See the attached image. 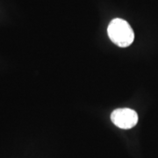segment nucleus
Wrapping results in <instances>:
<instances>
[{"mask_svg": "<svg viewBox=\"0 0 158 158\" xmlns=\"http://www.w3.org/2000/svg\"><path fill=\"white\" fill-rule=\"evenodd\" d=\"M107 33L110 40L120 48L129 47L135 40V33L129 23L122 19H113L108 26Z\"/></svg>", "mask_w": 158, "mask_h": 158, "instance_id": "nucleus-1", "label": "nucleus"}, {"mask_svg": "<svg viewBox=\"0 0 158 158\" xmlns=\"http://www.w3.org/2000/svg\"><path fill=\"white\" fill-rule=\"evenodd\" d=\"M111 120L116 127L121 129H130L138 122V114L130 108H118L111 114Z\"/></svg>", "mask_w": 158, "mask_h": 158, "instance_id": "nucleus-2", "label": "nucleus"}]
</instances>
